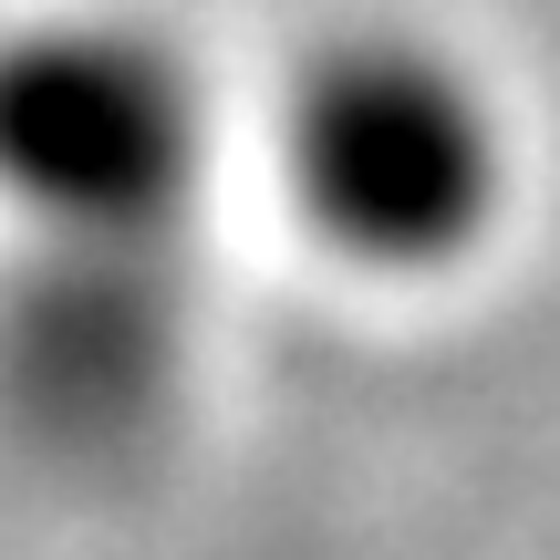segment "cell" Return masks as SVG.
Wrapping results in <instances>:
<instances>
[{"instance_id": "cell-3", "label": "cell", "mask_w": 560, "mask_h": 560, "mask_svg": "<svg viewBox=\"0 0 560 560\" xmlns=\"http://www.w3.org/2000/svg\"><path fill=\"white\" fill-rule=\"evenodd\" d=\"M187 363L177 249H11L0 416L52 457H125L156 436Z\"/></svg>"}, {"instance_id": "cell-2", "label": "cell", "mask_w": 560, "mask_h": 560, "mask_svg": "<svg viewBox=\"0 0 560 560\" xmlns=\"http://www.w3.org/2000/svg\"><path fill=\"white\" fill-rule=\"evenodd\" d=\"M208 187V83L115 11L0 21V229L11 249H177Z\"/></svg>"}, {"instance_id": "cell-1", "label": "cell", "mask_w": 560, "mask_h": 560, "mask_svg": "<svg viewBox=\"0 0 560 560\" xmlns=\"http://www.w3.org/2000/svg\"><path fill=\"white\" fill-rule=\"evenodd\" d=\"M280 208L322 270L425 291L488 260L520 208V136L488 73L405 21L322 32L270 104Z\"/></svg>"}]
</instances>
